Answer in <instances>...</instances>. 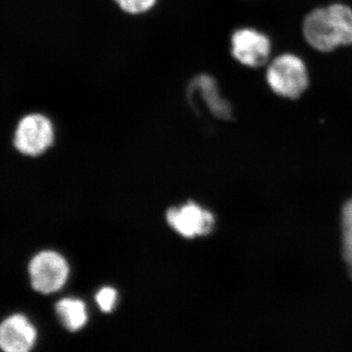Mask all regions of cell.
I'll return each mask as SVG.
<instances>
[{"mask_svg": "<svg viewBox=\"0 0 352 352\" xmlns=\"http://www.w3.org/2000/svg\"><path fill=\"white\" fill-rule=\"evenodd\" d=\"M305 41L312 50L331 53L352 45V8L342 2L317 7L305 16Z\"/></svg>", "mask_w": 352, "mask_h": 352, "instance_id": "obj_1", "label": "cell"}, {"mask_svg": "<svg viewBox=\"0 0 352 352\" xmlns=\"http://www.w3.org/2000/svg\"><path fill=\"white\" fill-rule=\"evenodd\" d=\"M266 66V83L271 91L281 98L296 100L309 87L307 63L295 53L277 55Z\"/></svg>", "mask_w": 352, "mask_h": 352, "instance_id": "obj_2", "label": "cell"}, {"mask_svg": "<svg viewBox=\"0 0 352 352\" xmlns=\"http://www.w3.org/2000/svg\"><path fill=\"white\" fill-rule=\"evenodd\" d=\"M28 272L32 289L43 295H50L63 288L68 280L69 268L61 254L54 251H43L31 259Z\"/></svg>", "mask_w": 352, "mask_h": 352, "instance_id": "obj_3", "label": "cell"}, {"mask_svg": "<svg viewBox=\"0 0 352 352\" xmlns=\"http://www.w3.org/2000/svg\"><path fill=\"white\" fill-rule=\"evenodd\" d=\"M231 54L248 68H261L270 61L272 41L270 36L254 28H242L231 38Z\"/></svg>", "mask_w": 352, "mask_h": 352, "instance_id": "obj_4", "label": "cell"}, {"mask_svg": "<svg viewBox=\"0 0 352 352\" xmlns=\"http://www.w3.org/2000/svg\"><path fill=\"white\" fill-rule=\"evenodd\" d=\"M54 127L50 119L39 113L23 118L14 138L16 149L29 157L43 154L54 142Z\"/></svg>", "mask_w": 352, "mask_h": 352, "instance_id": "obj_5", "label": "cell"}, {"mask_svg": "<svg viewBox=\"0 0 352 352\" xmlns=\"http://www.w3.org/2000/svg\"><path fill=\"white\" fill-rule=\"evenodd\" d=\"M38 340V331L25 315L13 314L0 322V349L4 352H29Z\"/></svg>", "mask_w": 352, "mask_h": 352, "instance_id": "obj_6", "label": "cell"}, {"mask_svg": "<svg viewBox=\"0 0 352 352\" xmlns=\"http://www.w3.org/2000/svg\"><path fill=\"white\" fill-rule=\"evenodd\" d=\"M168 224L185 238L207 236L214 226L212 212L203 210L194 203H189L180 208H170L166 214Z\"/></svg>", "mask_w": 352, "mask_h": 352, "instance_id": "obj_7", "label": "cell"}, {"mask_svg": "<svg viewBox=\"0 0 352 352\" xmlns=\"http://www.w3.org/2000/svg\"><path fill=\"white\" fill-rule=\"evenodd\" d=\"M199 92L206 105L217 119H232L230 103L220 95L219 85L214 78L208 75L197 76L189 85V94Z\"/></svg>", "mask_w": 352, "mask_h": 352, "instance_id": "obj_8", "label": "cell"}, {"mask_svg": "<svg viewBox=\"0 0 352 352\" xmlns=\"http://www.w3.org/2000/svg\"><path fill=\"white\" fill-rule=\"evenodd\" d=\"M55 309L64 327L71 332L80 330L87 324V307L82 300H76V298H63L56 303Z\"/></svg>", "mask_w": 352, "mask_h": 352, "instance_id": "obj_9", "label": "cell"}, {"mask_svg": "<svg viewBox=\"0 0 352 352\" xmlns=\"http://www.w3.org/2000/svg\"><path fill=\"white\" fill-rule=\"evenodd\" d=\"M342 230L344 258L352 270V200L347 201L342 210Z\"/></svg>", "mask_w": 352, "mask_h": 352, "instance_id": "obj_10", "label": "cell"}, {"mask_svg": "<svg viewBox=\"0 0 352 352\" xmlns=\"http://www.w3.org/2000/svg\"><path fill=\"white\" fill-rule=\"evenodd\" d=\"M122 10L129 14L147 12L156 4L157 0H115Z\"/></svg>", "mask_w": 352, "mask_h": 352, "instance_id": "obj_11", "label": "cell"}, {"mask_svg": "<svg viewBox=\"0 0 352 352\" xmlns=\"http://www.w3.org/2000/svg\"><path fill=\"white\" fill-rule=\"evenodd\" d=\"M117 292L113 288L100 289L96 295V302L102 311L111 312L117 302Z\"/></svg>", "mask_w": 352, "mask_h": 352, "instance_id": "obj_12", "label": "cell"}]
</instances>
